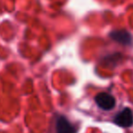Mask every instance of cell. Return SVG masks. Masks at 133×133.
Wrapping results in <instances>:
<instances>
[{
	"label": "cell",
	"mask_w": 133,
	"mask_h": 133,
	"mask_svg": "<svg viewBox=\"0 0 133 133\" xmlns=\"http://www.w3.org/2000/svg\"><path fill=\"white\" fill-rule=\"evenodd\" d=\"M113 121L122 128H129L133 125V112L130 108H125L115 116Z\"/></svg>",
	"instance_id": "obj_2"
},
{
	"label": "cell",
	"mask_w": 133,
	"mask_h": 133,
	"mask_svg": "<svg viewBox=\"0 0 133 133\" xmlns=\"http://www.w3.org/2000/svg\"><path fill=\"white\" fill-rule=\"evenodd\" d=\"M76 128L63 115H57L55 119V133H76Z\"/></svg>",
	"instance_id": "obj_1"
},
{
	"label": "cell",
	"mask_w": 133,
	"mask_h": 133,
	"mask_svg": "<svg viewBox=\"0 0 133 133\" xmlns=\"http://www.w3.org/2000/svg\"><path fill=\"white\" fill-rule=\"evenodd\" d=\"M110 36L114 41L119 43L121 44L128 45L132 43V36L128 31L126 30H117L113 31L110 34Z\"/></svg>",
	"instance_id": "obj_4"
},
{
	"label": "cell",
	"mask_w": 133,
	"mask_h": 133,
	"mask_svg": "<svg viewBox=\"0 0 133 133\" xmlns=\"http://www.w3.org/2000/svg\"><path fill=\"white\" fill-rule=\"evenodd\" d=\"M95 102H96L97 105L104 110H111L116 103L114 97L107 92H101L97 94L95 97Z\"/></svg>",
	"instance_id": "obj_3"
}]
</instances>
